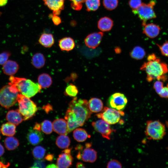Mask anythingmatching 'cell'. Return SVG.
Wrapping results in <instances>:
<instances>
[{
  "instance_id": "27",
  "label": "cell",
  "mask_w": 168,
  "mask_h": 168,
  "mask_svg": "<svg viewBox=\"0 0 168 168\" xmlns=\"http://www.w3.org/2000/svg\"><path fill=\"white\" fill-rule=\"evenodd\" d=\"M38 82L42 88H46L49 87L51 85L52 80L51 77L49 74L44 73L39 76Z\"/></svg>"
},
{
  "instance_id": "39",
  "label": "cell",
  "mask_w": 168,
  "mask_h": 168,
  "mask_svg": "<svg viewBox=\"0 0 168 168\" xmlns=\"http://www.w3.org/2000/svg\"><path fill=\"white\" fill-rule=\"evenodd\" d=\"M108 168H121L122 165L120 162L116 160H112L109 161L107 165Z\"/></svg>"
},
{
  "instance_id": "22",
  "label": "cell",
  "mask_w": 168,
  "mask_h": 168,
  "mask_svg": "<svg viewBox=\"0 0 168 168\" xmlns=\"http://www.w3.org/2000/svg\"><path fill=\"white\" fill-rule=\"evenodd\" d=\"M59 46L62 51H69L73 49L75 46L74 40L70 37H66L59 41Z\"/></svg>"
},
{
  "instance_id": "4",
  "label": "cell",
  "mask_w": 168,
  "mask_h": 168,
  "mask_svg": "<svg viewBox=\"0 0 168 168\" xmlns=\"http://www.w3.org/2000/svg\"><path fill=\"white\" fill-rule=\"evenodd\" d=\"M19 94L13 86H4L0 90V105L7 109L12 106L17 101Z\"/></svg>"
},
{
  "instance_id": "12",
  "label": "cell",
  "mask_w": 168,
  "mask_h": 168,
  "mask_svg": "<svg viewBox=\"0 0 168 168\" xmlns=\"http://www.w3.org/2000/svg\"><path fill=\"white\" fill-rule=\"evenodd\" d=\"M45 5L53 11L54 15H59L63 9L65 0H43Z\"/></svg>"
},
{
  "instance_id": "35",
  "label": "cell",
  "mask_w": 168,
  "mask_h": 168,
  "mask_svg": "<svg viewBox=\"0 0 168 168\" xmlns=\"http://www.w3.org/2000/svg\"><path fill=\"white\" fill-rule=\"evenodd\" d=\"M78 93V90L77 87L74 85L70 84L66 88L65 94L66 95L75 97Z\"/></svg>"
},
{
  "instance_id": "53",
  "label": "cell",
  "mask_w": 168,
  "mask_h": 168,
  "mask_svg": "<svg viewBox=\"0 0 168 168\" xmlns=\"http://www.w3.org/2000/svg\"><path fill=\"white\" fill-rule=\"evenodd\" d=\"M91 146V144L90 143H86L85 144L86 147H90Z\"/></svg>"
},
{
  "instance_id": "41",
  "label": "cell",
  "mask_w": 168,
  "mask_h": 168,
  "mask_svg": "<svg viewBox=\"0 0 168 168\" xmlns=\"http://www.w3.org/2000/svg\"><path fill=\"white\" fill-rule=\"evenodd\" d=\"M10 54L8 52H5L0 54V65H3L7 61Z\"/></svg>"
},
{
  "instance_id": "37",
  "label": "cell",
  "mask_w": 168,
  "mask_h": 168,
  "mask_svg": "<svg viewBox=\"0 0 168 168\" xmlns=\"http://www.w3.org/2000/svg\"><path fill=\"white\" fill-rule=\"evenodd\" d=\"M159 47L161 54L164 56L168 57V40L162 45L156 44Z\"/></svg>"
},
{
  "instance_id": "19",
  "label": "cell",
  "mask_w": 168,
  "mask_h": 168,
  "mask_svg": "<svg viewBox=\"0 0 168 168\" xmlns=\"http://www.w3.org/2000/svg\"><path fill=\"white\" fill-rule=\"evenodd\" d=\"M18 68L19 66L16 62L8 60L3 65L2 70L5 74L12 76L17 72Z\"/></svg>"
},
{
  "instance_id": "10",
  "label": "cell",
  "mask_w": 168,
  "mask_h": 168,
  "mask_svg": "<svg viewBox=\"0 0 168 168\" xmlns=\"http://www.w3.org/2000/svg\"><path fill=\"white\" fill-rule=\"evenodd\" d=\"M92 125L94 129L100 133L104 138L108 140L110 139L112 133L115 131L111 129L109 124L102 119L92 122Z\"/></svg>"
},
{
  "instance_id": "30",
  "label": "cell",
  "mask_w": 168,
  "mask_h": 168,
  "mask_svg": "<svg viewBox=\"0 0 168 168\" xmlns=\"http://www.w3.org/2000/svg\"><path fill=\"white\" fill-rule=\"evenodd\" d=\"M4 143L6 148L10 151L15 149L19 144L18 140L12 136L6 138L5 139Z\"/></svg>"
},
{
  "instance_id": "6",
  "label": "cell",
  "mask_w": 168,
  "mask_h": 168,
  "mask_svg": "<svg viewBox=\"0 0 168 168\" xmlns=\"http://www.w3.org/2000/svg\"><path fill=\"white\" fill-rule=\"evenodd\" d=\"M145 133L150 139H161L166 134L165 126L159 120L147 121Z\"/></svg>"
},
{
  "instance_id": "24",
  "label": "cell",
  "mask_w": 168,
  "mask_h": 168,
  "mask_svg": "<svg viewBox=\"0 0 168 168\" xmlns=\"http://www.w3.org/2000/svg\"><path fill=\"white\" fill-rule=\"evenodd\" d=\"M39 42L43 46L46 48H49L54 44V39L52 34L44 33L40 36Z\"/></svg>"
},
{
  "instance_id": "21",
  "label": "cell",
  "mask_w": 168,
  "mask_h": 168,
  "mask_svg": "<svg viewBox=\"0 0 168 168\" xmlns=\"http://www.w3.org/2000/svg\"><path fill=\"white\" fill-rule=\"evenodd\" d=\"M113 26V22L112 20L107 16L100 18L97 24L98 28L102 31H107L110 30Z\"/></svg>"
},
{
  "instance_id": "52",
  "label": "cell",
  "mask_w": 168,
  "mask_h": 168,
  "mask_svg": "<svg viewBox=\"0 0 168 168\" xmlns=\"http://www.w3.org/2000/svg\"><path fill=\"white\" fill-rule=\"evenodd\" d=\"M83 146L80 145H78L76 147L75 149L76 150H78L79 151H81L82 149H83Z\"/></svg>"
},
{
  "instance_id": "13",
  "label": "cell",
  "mask_w": 168,
  "mask_h": 168,
  "mask_svg": "<svg viewBox=\"0 0 168 168\" xmlns=\"http://www.w3.org/2000/svg\"><path fill=\"white\" fill-rule=\"evenodd\" d=\"M52 125L53 130L57 133L66 135L68 133L67 122L64 119H56L53 121Z\"/></svg>"
},
{
  "instance_id": "34",
  "label": "cell",
  "mask_w": 168,
  "mask_h": 168,
  "mask_svg": "<svg viewBox=\"0 0 168 168\" xmlns=\"http://www.w3.org/2000/svg\"><path fill=\"white\" fill-rule=\"evenodd\" d=\"M41 130L46 134H50L52 132L53 125L51 122L48 120H44L41 123Z\"/></svg>"
},
{
  "instance_id": "16",
  "label": "cell",
  "mask_w": 168,
  "mask_h": 168,
  "mask_svg": "<svg viewBox=\"0 0 168 168\" xmlns=\"http://www.w3.org/2000/svg\"><path fill=\"white\" fill-rule=\"evenodd\" d=\"M144 26L143 33L151 38H154L157 36L161 30L158 26L152 23L146 24Z\"/></svg>"
},
{
  "instance_id": "28",
  "label": "cell",
  "mask_w": 168,
  "mask_h": 168,
  "mask_svg": "<svg viewBox=\"0 0 168 168\" xmlns=\"http://www.w3.org/2000/svg\"><path fill=\"white\" fill-rule=\"evenodd\" d=\"M45 57L41 53H36L32 57V64L37 68L39 69L43 67L45 64Z\"/></svg>"
},
{
  "instance_id": "31",
  "label": "cell",
  "mask_w": 168,
  "mask_h": 168,
  "mask_svg": "<svg viewBox=\"0 0 168 168\" xmlns=\"http://www.w3.org/2000/svg\"><path fill=\"white\" fill-rule=\"evenodd\" d=\"M144 50L142 47L137 46L135 47L130 53L131 57L137 59H140L143 58L145 55Z\"/></svg>"
},
{
  "instance_id": "8",
  "label": "cell",
  "mask_w": 168,
  "mask_h": 168,
  "mask_svg": "<svg viewBox=\"0 0 168 168\" xmlns=\"http://www.w3.org/2000/svg\"><path fill=\"white\" fill-rule=\"evenodd\" d=\"M124 114V113L121 110L105 107L103 108L102 112L96 114V115L109 124H113L118 122L121 116Z\"/></svg>"
},
{
  "instance_id": "14",
  "label": "cell",
  "mask_w": 168,
  "mask_h": 168,
  "mask_svg": "<svg viewBox=\"0 0 168 168\" xmlns=\"http://www.w3.org/2000/svg\"><path fill=\"white\" fill-rule=\"evenodd\" d=\"M73 159L71 153L63 152L59 155L56 165L58 168H68L72 165Z\"/></svg>"
},
{
  "instance_id": "48",
  "label": "cell",
  "mask_w": 168,
  "mask_h": 168,
  "mask_svg": "<svg viewBox=\"0 0 168 168\" xmlns=\"http://www.w3.org/2000/svg\"><path fill=\"white\" fill-rule=\"evenodd\" d=\"M8 0H0V7L5 6L7 3Z\"/></svg>"
},
{
  "instance_id": "11",
  "label": "cell",
  "mask_w": 168,
  "mask_h": 168,
  "mask_svg": "<svg viewBox=\"0 0 168 168\" xmlns=\"http://www.w3.org/2000/svg\"><path fill=\"white\" fill-rule=\"evenodd\" d=\"M103 33L101 32H94L88 35L85 39L86 45L91 49H95L100 43Z\"/></svg>"
},
{
  "instance_id": "1",
  "label": "cell",
  "mask_w": 168,
  "mask_h": 168,
  "mask_svg": "<svg viewBox=\"0 0 168 168\" xmlns=\"http://www.w3.org/2000/svg\"><path fill=\"white\" fill-rule=\"evenodd\" d=\"M92 112L86 100L74 97L70 102L65 119L67 121L68 133L76 128L83 125L91 117Z\"/></svg>"
},
{
  "instance_id": "38",
  "label": "cell",
  "mask_w": 168,
  "mask_h": 168,
  "mask_svg": "<svg viewBox=\"0 0 168 168\" xmlns=\"http://www.w3.org/2000/svg\"><path fill=\"white\" fill-rule=\"evenodd\" d=\"M72 3L71 6L72 9L79 10L82 7V3L85 2L86 0H70Z\"/></svg>"
},
{
  "instance_id": "46",
  "label": "cell",
  "mask_w": 168,
  "mask_h": 168,
  "mask_svg": "<svg viewBox=\"0 0 168 168\" xmlns=\"http://www.w3.org/2000/svg\"><path fill=\"white\" fill-rule=\"evenodd\" d=\"M33 129L40 131L41 129V125L39 123H36Z\"/></svg>"
},
{
  "instance_id": "42",
  "label": "cell",
  "mask_w": 168,
  "mask_h": 168,
  "mask_svg": "<svg viewBox=\"0 0 168 168\" xmlns=\"http://www.w3.org/2000/svg\"><path fill=\"white\" fill-rule=\"evenodd\" d=\"M46 164L44 160H38L35 161L31 168H44L45 167Z\"/></svg>"
},
{
  "instance_id": "17",
  "label": "cell",
  "mask_w": 168,
  "mask_h": 168,
  "mask_svg": "<svg viewBox=\"0 0 168 168\" xmlns=\"http://www.w3.org/2000/svg\"><path fill=\"white\" fill-rule=\"evenodd\" d=\"M27 138L30 143L35 145L39 144L43 141V137L40 131L33 129L29 131L27 134Z\"/></svg>"
},
{
  "instance_id": "25",
  "label": "cell",
  "mask_w": 168,
  "mask_h": 168,
  "mask_svg": "<svg viewBox=\"0 0 168 168\" xmlns=\"http://www.w3.org/2000/svg\"><path fill=\"white\" fill-rule=\"evenodd\" d=\"M16 129V125L8 122L2 124L0 130L3 135L11 136L15 134Z\"/></svg>"
},
{
  "instance_id": "7",
  "label": "cell",
  "mask_w": 168,
  "mask_h": 168,
  "mask_svg": "<svg viewBox=\"0 0 168 168\" xmlns=\"http://www.w3.org/2000/svg\"><path fill=\"white\" fill-rule=\"evenodd\" d=\"M155 4V1L152 0L147 4L142 3L138 9L132 10L133 13L137 15L142 21L143 26L146 24L147 20L156 17V15L154 10V7Z\"/></svg>"
},
{
  "instance_id": "50",
  "label": "cell",
  "mask_w": 168,
  "mask_h": 168,
  "mask_svg": "<svg viewBox=\"0 0 168 168\" xmlns=\"http://www.w3.org/2000/svg\"><path fill=\"white\" fill-rule=\"evenodd\" d=\"M4 152V149L3 147L0 143V157L2 156Z\"/></svg>"
},
{
  "instance_id": "49",
  "label": "cell",
  "mask_w": 168,
  "mask_h": 168,
  "mask_svg": "<svg viewBox=\"0 0 168 168\" xmlns=\"http://www.w3.org/2000/svg\"><path fill=\"white\" fill-rule=\"evenodd\" d=\"M10 165V164L9 163L5 164L0 161V168H7Z\"/></svg>"
},
{
  "instance_id": "15",
  "label": "cell",
  "mask_w": 168,
  "mask_h": 168,
  "mask_svg": "<svg viewBox=\"0 0 168 168\" xmlns=\"http://www.w3.org/2000/svg\"><path fill=\"white\" fill-rule=\"evenodd\" d=\"M6 119L8 122L17 125L24 120L23 116L18 109L9 110L7 113Z\"/></svg>"
},
{
  "instance_id": "54",
  "label": "cell",
  "mask_w": 168,
  "mask_h": 168,
  "mask_svg": "<svg viewBox=\"0 0 168 168\" xmlns=\"http://www.w3.org/2000/svg\"><path fill=\"white\" fill-rule=\"evenodd\" d=\"M1 137L0 135V139H1Z\"/></svg>"
},
{
  "instance_id": "20",
  "label": "cell",
  "mask_w": 168,
  "mask_h": 168,
  "mask_svg": "<svg viewBox=\"0 0 168 168\" xmlns=\"http://www.w3.org/2000/svg\"><path fill=\"white\" fill-rule=\"evenodd\" d=\"M153 87L160 96L163 98H168V83L164 86L163 81L157 80L154 82Z\"/></svg>"
},
{
  "instance_id": "33",
  "label": "cell",
  "mask_w": 168,
  "mask_h": 168,
  "mask_svg": "<svg viewBox=\"0 0 168 168\" xmlns=\"http://www.w3.org/2000/svg\"><path fill=\"white\" fill-rule=\"evenodd\" d=\"M45 152V149L42 147L37 146L33 149L32 153L33 156L35 159L40 160L44 156Z\"/></svg>"
},
{
  "instance_id": "45",
  "label": "cell",
  "mask_w": 168,
  "mask_h": 168,
  "mask_svg": "<svg viewBox=\"0 0 168 168\" xmlns=\"http://www.w3.org/2000/svg\"><path fill=\"white\" fill-rule=\"evenodd\" d=\"M54 158V156L52 154H48L45 157V159L50 161H51Z\"/></svg>"
},
{
  "instance_id": "9",
  "label": "cell",
  "mask_w": 168,
  "mask_h": 168,
  "mask_svg": "<svg viewBox=\"0 0 168 168\" xmlns=\"http://www.w3.org/2000/svg\"><path fill=\"white\" fill-rule=\"evenodd\" d=\"M108 102L110 107L121 111L125 107L127 103V100L124 94L116 93L110 97Z\"/></svg>"
},
{
  "instance_id": "26",
  "label": "cell",
  "mask_w": 168,
  "mask_h": 168,
  "mask_svg": "<svg viewBox=\"0 0 168 168\" xmlns=\"http://www.w3.org/2000/svg\"><path fill=\"white\" fill-rule=\"evenodd\" d=\"M73 135L74 139L79 142L84 141L91 137V135L87 133L85 130L81 128L75 129L73 131Z\"/></svg>"
},
{
  "instance_id": "36",
  "label": "cell",
  "mask_w": 168,
  "mask_h": 168,
  "mask_svg": "<svg viewBox=\"0 0 168 168\" xmlns=\"http://www.w3.org/2000/svg\"><path fill=\"white\" fill-rule=\"evenodd\" d=\"M103 3L105 8L109 10H112L117 7L118 0H103Z\"/></svg>"
},
{
  "instance_id": "51",
  "label": "cell",
  "mask_w": 168,
  "mask_h": 168,
  "mask_svg": "<svg viewBox=\"0 0 168 168\" xmlns=\"http://www.w3.org/2000/svg\"><path fill=\"white\" fill-rule=\"evenodd\" d=\"M46 168H58V167L57 166V165L54 164H49L46 167Z\"/></svg>"
},
{
  "instance_id": "32",
  "label": "cell",
  "mask_w": 168,
  "mask_h": 168,
  "mask_svg": "<svg viewBox=\"0 0 168 168\" xmlns=\"http://www.w3.org/2000/svg\"><path fill=\"white\" fill-rule=\"evenodd\" d=\"M85 2L86 10L88 11H95L100 5V0H86Z\"/></svg>"
},
{
  "instance_id": "47",
  "label": "cell",
  "mask_w": 168,
  "mask_h": 168,
  "mask_svg": "<svg viewBox=\"0 0 168 168\" xmlns=\"http://www.w3.org/2000/svg\"><path fill=\"white\" fill-rule=\"evenodd\" d=\"M76 167L77 168H82L85 167L84 165L82 162H80L77 163L76 165Z\"/></svg>"
},
{
  "instance_id": "3",
  "label": "cell",
  "mask_w": 168,
  "mask_h": 168,
  "mask_svg": "<svg viewBox=\"0 0 168 168\" xmlns=\"http://www.w3.org/2000/svg\"><path fill=\"white\" fill-rule=\"evenodd\" d=\"M9 84L14 86L19 93L29 98L40 92L42 89L38 83L30 80L11 76Z\"/></svg>"
},
{
  "instance_id": "29",
  "label": "cell",
  "mask_w": 168,
  "mask_h": 168,
  "mask_svg": "<svg viewBox=\"0 0 168 168\" xmlns=\"http://www.w3.org/2000/svg\"><path fill=\"white\" fill-rule=\"evenodd\" d=\"M70 143V139L66 135H60L57 138L56 141L57 146L61 149L68 148Z\"/></svg>"
},
{
  "instance_id": "5",
  "label": "cell",
  "mask_w": 168,
  "mask_h": 168,
  "mask_svg": "<svg viewBox=\"0 0 168 168\" xmlns=\"http://www.w3.org/2000/svg\"><path fill=\"white\" fill-rule=\"evenodd\" d=\"M17 101L19 105L18 110L23 116L24 120H28L35 115L38 108L30 98L19 93Z\"/></svg>"
},
{
  "instance_id": "43",
  "label": "cell",
  "mask_w": 168,
  "mask_h": 168,
  "mask_svg": "<svg viewBox=\"0 0 168 168\" xmlns=\"http://www.w3.org/2000/svg\"><path fill=\"white\" fill-rule=\"evenodd\" d=\"M52 20L54 23L56 25H59L61 22V20L58 15H54L52 16Z\"/></svg>"
},
{
  "instance_id": "44",
  "label": "cell",
  "mask_w": 168,
  "mask_h": 168,
  "mask_svg": "<svg viewBox=\"0 0 168 168\" xmlns=\"http://www.w3.org/2000/svg\"><path fill=\"white\" fill-rule=\"evenodd\" d=\"M43 109H44L46 113H48L50 110H52V107L50 105L48 104L44 106Z\"/></svg>"
},
{
  "instance_id": "40",
  "label": "cell",
  "mask_w": 168,
  "mask_h": 168,
  "mask_svg": "<svg viewBox=\"0 0 168 168\" xmlns=\"http://www.w3.org/2000/svg\"><path fill=\"white\" fill-rule=\"evenodd\" d=\"M128 3L132 10H134L138 9L141 5L142 2L141 0H129Z\"/></svg>"
},
{
  "instance_id": "18",
  "label": "cell",
  "mask_w": 168,
  "mask_h": 168,
  "mask_svg": "<svg viewBox=\"0 0 168 168\" xmlns=\"http://www.w3.org/2000/svg\"><path fill=\"white\" fill-rule=\"evenodd\" d=\"M81 159L84 161L94 162L97 158V152L93 149L86 147L82 152Z\"/></svg>"
},
{
  "instance_id": "2",
  "label": "cell",
  "mask_w": 168,
  "mask_h": 168,
  "mask_svg": "<svg viewBox=\"0 0 168 168\" xmlns=\"http://www.w3.org/2000/svg\"><path fill=\"white\" fill-rule=\"evenodd\" d=\"M147 59L148 61L141 68V69L146 72L147 81L149 82L155 79L166 81L167 77L166 74L168 72L167 65L154 54L149 55Z\"/></svg>"
},
{
  "instance_id": "23",
  "label": "cell",
  "mask_w": 168,
  "mask_h": 168,
  "mask_svg": "<svg viewBox=\"0 0 168 168\" xmlns=\"http://www.w3.org/2000/svg\"><path fill=\"white\" fill-rule=\"evenodd\" d=\"M88 107L90 110L93 112H99L103 109V103L102 100L97 98H93L88 102Z\"/></svg>"
}]
</instances>
